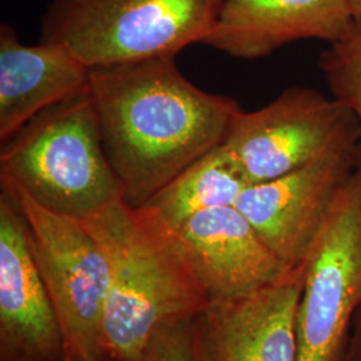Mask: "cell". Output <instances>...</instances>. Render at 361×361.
I'll list each match as a JSON object with an SVG mask.
<instances>
[{
	"instance_id": "obj_1",
	"label": "cell",
	"mask_w": 361,
	"mask_h": 361,
	"mask_svg": "<svg viewBox=\"0 0 361 361\" xmlns=\"http://www.w3.org/2000/svg\"><path fill=\"white\" fill-rule=\"evenodd\" d=\"M89 92L123 201L142 207L225 142L240 104L182 74L174 56L90 68Z\"/></svg>"
},
{
	"instance_id": "obj_2",
	"label": "cell",
	"mask_w": 361,
	"mask_h": 361,
	"mask_svg": "<svg viewBox=\"0 0 361 361\" xmlns=\"http://www.w3.org/2000/svg\"><path fill=\"white\" fill-rule=\"evenodd\" d=\"M83 222L110 271L104 317L109 360H141L164 326L201 317L210 307L173 229L150 207L121 200Z\"/></svg>"
},
{
	"instance_id": "obj_3",
	"label": "cell",
	"mask_w": 361,
	"mask_h": 361,
	"mask_svg": "<svg viewBox=\"0 0 361 361\" xmlns=\"http://www.w3.org/2000/svg\"><path fill=\"white\" fill-rule=\"evenodd\" d=\"M0 142L1 188L18 189L50 212L85 221L123 200L89 87L40 111Z\"/></svg>"
},
{
	"instance_id": "obj_4",
	"label": "cell",
	"mask_w": 361,
	"mask_h": 361,
	"mask_svg": "<svg viewBox=\"0 0 361 361\" xmlns=\"http://www.w3.org/2000/svg\"><path fill=\"white\" fill-rule=\"evenodd\" d=\"M225 0H51L39 42L61 43L87 67L177 56L210 31Z\"/></svg>"
},
{
	"instance_id": "obj_5",
	"label": "cell",
	"mask_w": 361,
	"mask_h": 361,
	"mask_svg": "<svg viewBox=\"0 0 361 361\" xmlns=\"http://www.w3.org/2000/svg\"><path fill=\"white\" fill-rule=\"evenodd\" d=\"M26 219L34 256L63 336L65 361H106L104 317L110 271L104 250L80 219L40 207L1 188Z\"/></svg>"
},
{
	"instance_id": "obj_6",
	"label": "cell",
	"mask_w": 361,
	"mask_h": 361,
	"mask_svg": "<svg viewBox=\"0 0 361 361\" xmlns=\"http://www.w3.org/2000/svg\"><path fill=\"white\" fill-rule=\"evenodd\" d=\"M361 142L352 110L320 91L293 86L233 118L225 147L246 185L280 178L343 146Z\"/></svg>"
},
{
	"instance_id": "obj_7",
	"label": "cell",
	"mask_w": 361,
	"mask_h": 361,
	"mask_svg": "<svg viewBox=\"0 0 361 361\" xmlns=\"http://www.w3.org/2000/svg\"><path fill=\"white\" fill-rule=\"evenodd\" d=\"M298 361H337L361 308V166L349 176L302 265Z\"/></svg>"
},
{
	"instance_id": "obj_8",
	"label": "cell",
	"mask_w": 361,
	"mask_h": 361,
	"mask_svg": "<svg viewBox=\"0 0 361 361\" xmlns=\"http://www.w3.org/2000/svg\"><path fill=\"white\" fill-rule=\"evenodd\" d=\"M359 143L319 157L276 180L247 185L235 207L290 269L302 265L337 194L359 162Z\"/></svg>"
},
{
	"instance_id": "obj_9",
	"label": "cell",
	"mask_w": 361,
	"mask_h": 361,
	"mask_svg": "<svg viewBox=\"0 0 361 361\" xmlns=\"http://www.w3.org/2000/svg\"><path fill=\"white\" fill-rule=\"evenodd\" d=\"M0 350L1 361L65 359L63 336L26 219L6 193L0 197Z\"/></svg>"
},
{
	"instance_id": "obj_10",
	"label": "cell",
	"mask_w": 361,
	"mask_h": 361,
	"mask_svg": "<svg viewBox=\"0 0 361 361\" xmlns=\"http://www.w3.org/2000/svg\"><path fill=\"white\" fill-rule=\"evenodd\" d=\"M170 228L210 302L253 296L293 271L235 207L207 210Z\"/></svg>"
},
{
	"instance_id": "obj_11",
	"label": "cell",
	"mask_w": 361,
	"mask_h": 361,
	"mask_svg": "<svg viewBox=\"0 0 361 361\" xmlns=\"http://www.w3.org/2000/svg\"><path fill=\"white\" fill-rule=\"evenodd\" d=\"M353 26L347 0H225L200 44L256 61L297 40L335 43Z\"/></svg>"
},
{
	"instance_id": "obj_12",
	"label": "cell",
	"mask_w": 361,
	"mask_h": 361,
	"mask_svg": "<svg viewBox=\"0 0 361 361\" xmlns=\"http://www.w3.org/2000/svg\"><path fill=\"white\" fill-rule=\"evenodd\" d=\"M302 268L253 296L212 302L200 317L207 361H298Z\"/></svg>"
},
{
	"instance_id": "obj_13",
	"label": "cell",
	"mask_w": 361,
	"mask_h": 361,
	"mask_svg": "<svg viewBox=\"0 0 361 361\" xmlns=\"http://www.w3.org/2000/svg\"><path fill=\"white\" fill-rule=\"evenodd\" d=\"M90 67L61 43L23 44L0 26V141L40 111L89 87Z\"/></svg>"
},
{
	"instance_id": "obj_14",
	"label": "cell",
	"mask_w": 361,
	"mask_h": 361,
	"mask_svg": "<svg viewBox=\"0 0 361 361\" xmlns=\"http://www.w3.org/2000/svg\"><path fill=\"white\" fill-rule=\"evenodd\" d=\"M246 182L224 143L185 169L145 205L169 226L198 213L235 207Z\"/></svg>"
},
{
	"instance_id": "obj_15",
	"label": "cell",
	"mask_w": 361,
	"mask_h": 361,
	"mask_svg": "<svg viewBox=\"0 0 361 361\" xmlns=\"http://www.w3.org/2000/svg\"><path fill=\"white\" fill-rule=\"evenodd\" d=\"M319 67L332 97L345 104L356 116L361 134L360 23H355L344 38L331 43L329 49L320 55ZM359 164L361 166V146Z\"/></svg>"
},
{
	"instance_id": "obj_16",
	"label": "cell",
	"mask_w": 361,
	"mask_h": 361,
	"mask_svg": "<svg viewBox=\"0 0 361 361\" xmlns=\"http://www.w3.org/2000/svg\"><path fill=\"white\" fill-rule=\"evenodd\" d=\"M140 361H207L200 317L164 326Z\"/></svg>"
},
{
	"instance_id": "obj_17",
	"label": "cell",
	"mask_w": 361,
	"mask_h": 361,
	"mask_svg": "<svg viewBox=\"0 0 361 361\" xmlns=\"http://www.w3.org/2000/svg\"><path fill=\"white\" fill-rule=\"evenodd\" d=\"M337 361H361V308L355 314Z\"/></svg>"
},
{
	"instance_id": "obj_18",
	"label": "cell",
	"mask_w": 361,
	"mask_h": 361,
	"mask_svg": "<svg viewBox=\"0 0 361 361\" xmlns=\"http://www.w3.org/2000/svg\"><path fill=\"white\" fill-rule=\"evenodd\" d=\"M349 4V8L353 15L355 23L361 25V0H347Z\"/></svg>"
}]
</instances>
